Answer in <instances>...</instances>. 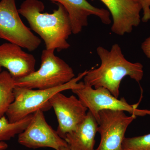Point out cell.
<instances>
[{"instance_id":"6da1fadb","label":"cell","mask_w":150,"mask_h":150,"mask_svg":"<svg viewBox=\"0 0 150 150\" xmlns=\"http://www.w3.org/2000/svg\"><path fill=\"white\" fill-rule=\"evenodd\" d=\"M52 13H44L45 6L39 0H25L18 11L25 18L30 29L37 33L44 41L46 49L58 52L70 47L67 41L72 33L69 14L60 4Z\"/></svg>"},{"instance_id":"7a4b0ae2","label":"cell","mask_w":150,"mask_h":150,"mask_svg":"<svg viewBox=\"0 0 150 150\" xmlns=\"http://www.w3.org/2000/svg\"><path fill=\"white\" fill-rule=\"evenodd\" d=\"M101 60L98 68L89 70L84 77L86 85L95 88L103 87L118 98L121 81L125 77H130L139 83L144 76L143 66L139 62L132 63L125 58L120 46L112 45L110 51L102 46L96 49Z\"/></svg>"},{"instance_id":"3957f363","label":"cell","mask_w":150,"mask_h":150,"mask_svg":"<svg viewBox=\"0 0 150 150\" xmlns=\"http://www.w3.org/2000/svg\"><path fill=\"white\" fill-rule=\"evenodd\" d=\"M86 70L79 73L69 82L57 87L46 89H33L15 86L14 93L15 100L9 108L6 115L11 123L17 122L37 110L43 111L51 108L49 100L55 94L65 91L78 88L83 85L84 82H79L86 74Z\"/></svg>"},{"instance_id":"277c9868","label":"cell","mask_w":150,"mask_h":150,"mask_svg":"<svg viewBox=\"0 0 150 150\" xmlns=\"http://www.w3.org/2000/svg\"><path fill=\"white\" fill-rule=\"evenodd\" d=\"M54 49L42 51L40 69L26 76L15 79V85L33 89L54 88L69 82L75 77L74 70Z\"/></svg>"},{"instance_id":"5b68a950","label":"cell","mask_w":150,"mask_h":150,"mask_svg":"<svg viewBox=\"0 0 150 150\" xmlns=\"http://www.w3.org/2000/svg\"><path fill=\"white\" fill-rule=\"evenodd\" d=\"M0 39L29 51L36 50L41 44L40 38L21 20L15 0L0 1Z\"/></svg>"},{"instance_id":"8992f818","label":"cell","mask_w":150,"mask_h":150,"mask_svg":"<svg viewBox=\"0 0 150 150\" xmlns=\"http://www.w3.org/2000/svg\"><path fill=\"white\" fill-rule=\"evenodd\" d=\"M71 91L77 96L97 122L98 113L105 109L127 112L137 117L150 115V110L139 109L138 104L130 105L124 98L118 99L104 88H93L84 83L81 87L73 89Z\"/></svg>"},{"instance_id":"52a82bcc","label":"cell","mask_w":150,"mask_h":150,"mask_svg":"<svg viewBox=\"0 0 150 150\" xmlns=\"http://www.w3.org/2000/svg\"><path fill=\"white\" fill-rule=\"evenodd\" d=\"M136 118L134 115L128 116L121 110L105 109L100 111L98 132L100 140L95 150H123L126 130Z\"/></svg>"},{"instance_id":"ba28073f","label":"cell","mask_w":150,"mask_h":150,"mask_svg":"<svg viewBox=\"0 0 150 150\" xmlns=\"http://www.w3.org/2000/svg\"><path fill=\"white\" fill-rule=\"evenodd\" d=\"M43 112L38 110L33 114L27 127L18 134L19 144L29 149L50 148L55 150L68 146L66 141L46 122Z\"/></svg>"},{"instance_id":"9c48e42d","label":"cell","mask_w":150,"mask_h":150,"mask_svg":"<svg viewBox=\"0 0 150 150\" xmlns=\"http://www.w3.org/2000/svg\"><path fill=\"white\" fill-rule=\"evenodd\" d=\"M49 102L59 123L56 131L62 139L77 129L88 111L80 100L74 95L68 97L59 92L50 98Z\"/></svg>"},{"instance_id":"30bf717a","label":"cell","mask_w":150,"mask_h":150,"mask_svg":"<svg viewBox=\"0 0 150 150\" xmlns=\"http://www.w3.org/2000/svg\"><path fill=\"white\" fill-rule=\"evenodd\" d=\"M93 1L94 0H91ZM105 5L111 15V30L119 35L132 32L142 19L140 13L143 9L140 0H100Z\"/></svg>"},{"instance_id":"8fae6325","label":"cell","mask_w":150,"mask_h":150,"mask_svg":"<svg viewBox=\"0 0 150 150\" xmlns=\"http://www.w3.org/2000/svg\"><path fill=\"white\" fill-rule=\"evenodd\" d=\"M60 4L69 14L72 33L77 34L83 27L88 25V17L91 15L98 17L103 24L111 23L110 13L108 10L100 8L92 5L86 0H49Z\"/></svg>"},{"instance_id":"7c38bea8","label":"cell","mask_w":150,"mask_h":150,"mask_svg":"<svg viewBox=\"0 0 150 150\" xmlns=\"http://www.w3.org/2000/svg\"><path fill=\"white\" fill-rule=\"evenodd\" d=\"M22 48L9 42L0 45V67L8 70L14 79L24 77L35 71V57Z\"/></svg>"},{"instance_id":"4fadbf2b","label":"cell","mask_w":150,"mask_h":150,"mask_svg":"<svg viewBox=\"0 0 150 150\" xmlns=\"http://www.w3.org/2000/svg\"><path fill=\"white\" fill-rule=\"evenodd\" d=\"M98 126L96 119L88 111L77 129L66 134L63 139L70 150H95V137Z\"/></svg>"},{"instance_id":"5bb4252c","label":"cell","mask_w":150,"mask_h":150,"mask_svg":"<svg viewBox=\"0 0 150 150\" xmlns=\"http://www.w3.org/2000/svg\"><path fill=\"white\" fill-rule=\"evenodd\" d=\"M14 78L8 71L0 73V118L4 116L15 100Z\"/></svg>"},{"instance_id":"9a60e30c","label":"cell","mask_w":150,"mask_h":150,"mask_svg":"<svg viewBox=\"0 0 150 150\" xmlns=\"http://www.w3.org/2000/svg\"><path fill=\"white\" fill-rule=\"evenodd\" d=\"M33 114L26 116L20 121L11 123L4 116L0 118V142L8 141L24 131L28 125Z\"/></svg>"},{"instance_id":"2e32d148","label":"cell","mask_w":150,"mask_h":150,"mask_svg":"<svg viewBox=\"0 0 150 150\" xmlns=\"http://www.w3.org/2000/svg\"><path fill=\"white\" fill-rule=\"evenodd\" d=\"M123 150H150V133L139 137L125 138Z\"/></svg>"},{"instance_id":"e0dca14e","label":"cell","mask_w":150,"mask_h":150,"mask_svg":"<svg viewBox=\"0 0 150 150\" xmlns=\"http://www.w3.org/2000/svg\"><path fill=\"white\" fill-rule=\"evenodd\" d=\"M141 48L145 55L150 59V37L145 39L142 43Z\"/></svg>"},{"instance_id":"ac0fdd59","label":"cell","mask_w":150,"mask_h":150,"mask_svg":"<svg viewBox=\"0 0 150 150\" xmlns=\"http://www.w3.org/2000/svg\"><path fill=\"white\" fill-rule=\"evenodd\" d=\"M8 147L7 144L4 142H0V150H5Z\"/></svg>"},{"instance_id":"d6986e66","label":"cell","mask_w":150,"mask_h":150,"mask_svg":"<svg viewBox=\"0 0 150 150\" xmlns=\"http://www.w3.org/2000/svg\"><path fill=\"white\" fill-rule=\"evenodd\" d=\"M143 5H146L149 2V0H140Z\"/></svg>"},{"instance_id":"ffe728a7","label":"cell","mask_w":150,"mask_h":150,"mask_svg":"<svg viewBox=\"0 0 150 150\" xmlns=\"http://www.w3.org/2000/svg\"><path fill=\"white\" fill-rule=\"evenodd\" d=\"M60 150H70L68 146H66L63 147L60 149Z\"/></svg>"},{"instance_id":"44dd1931","label":"cell","mask_w":150,"mask_h":150,"mask_svg":"<svg viewBox=\"0 0 150 150\" xmlns=\"http://www.w3.org/2000/svg\"><path fill=\"white\" fill-rule=\"evenodd\" d=\"M2 71V69L1 67H0V73Z\"/></svg>"}]
</instances>
